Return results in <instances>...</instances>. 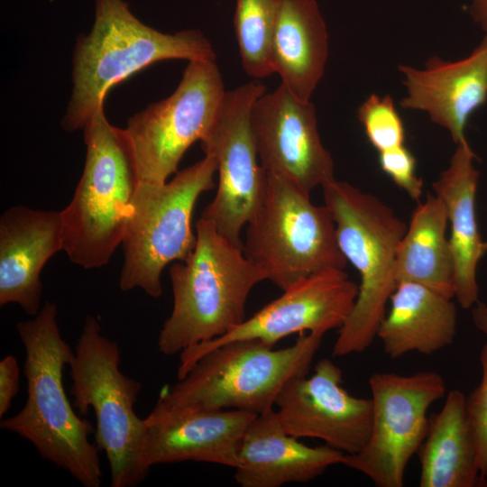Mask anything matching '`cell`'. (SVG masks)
Returning a JSON list of instances; mask_svg holds the SVG:
<instances>
[{
    "label": "cell",
    "mask_w": 487,
    "mask_h": 487,
    "mask_svg": "<svg viewBox=\"0 0 487 487\" xmlns=\"http://www.w3.org/2000/svg\"><path fill=\"white\" fill-rule=\"evenodd\" d=\"M24 348L27 399L1 428L31 442L39 455L69 473L84 487H99L98 447L91 443L92 425L80 418L63 386V370L74 352L58 325V308L47 301L32 319L16 324Z\"/></svg>",
    "instance_id": "cell-1"
},
{
    "label": "cell",
    "mask_w": 487,
    "mask_h": 487,
    "mask_svg": "<svg viewBox=\"0 0 487 487\" xmlns=\"http://www.w3.org/2000/svg\"><path fill=\"white\" fill-rule=\"evenodd\" d=\"M91 30L77 38L72 56V92L61 127L82 130L103 106L108 91L144 68L166 60H216L198 30L160 32L140 21L124 0H94Z\"/></svg>",
    "instance_id": "cell-2"
},
{
    "label": "cell",
    "mask_w": 487,
    "mask_h": 487,
    "mask_svg": "<svg viewBox=\"0 0 487 487\" xmlns=\"http://www.w3.org/2000/svg\"><path fill=\"white\" fill-rule=\"evenodd\" d=\"M197 241L184 261L170 267L173 308L158 336V349L174 355L225 335L245 319L253 288L266 280L236 246L200 217Z\"/></svg>",
    "instance_id": "cell-3"
},
{
    "label": "cell",
    "mask_w": 487,
    "mask_h": 487,
    "mask_svg": "<svg viewBox=\"0 0 487 487\" xmlns=\"http://www.w3.org/2000/svg\"><path fill=\"white\" fill-rule=\"evenodd\" d=\"M323 336L302 333L293 345L281 349L259 339L215 347L161 391L150 414L237 409L258 415L273 409L287 382L308 373Z\"/></svg>",
    "instance_id": "cell-4"
},
{
    "label": "cell",
    "mask_w": 487,
    "mask_h": 487,
    "mask_svg": "<svg viewBox=\"0 0 487 487\" xmlns=\"http://www.w3.org/2000/svg\"><path fill=\"white\" fill-rule=\"evenodd\" d=\"M104 106L82 129L84 170L70 203L60 211L63 251L84 269L107 264L122 244L141 182L130 136L108 122Z\"/></svg>",
    "instance_id": "cell-5"
},
{
    "label": "cell",
    "mask_w": 487,
    "mask_h": 487,
    "mask_svg": "<svg viewBox=\"0 0 487 487\" xmlns=\"http://www.w3.org/2000/svg\"><path fill=\"white\" fill-rule=\"evenodd\" d=\"M340 249L360 276L354 308L339 328L332 355L361 354L377 337L396 279V258L406 224L376 196L335 179L322 187Z\"/></svg>",
    "instance_id": "cell-6"
},
{
    "label": "cell",
    "mask_w": 487,
    "mask_h": 487,
    "mask_svg": "<svg viewBox=\"0 0 487 487\" xmlns=\"http://www.w3.org/2000/svg\"><path fill=\"white\" fill-rule=\"evenodd\" d=\"M244 255L281 290L315 272L345 270L347 260L330 209L288 177L266 172L261 202L247 223Z\"/></svg>",
    "instance_id": "cell-7"
},
{
    "label": "cell",
    "mask_w": 487,
    "mask_h": 487,
    "mask_svg": "<svg viewBox=\"0 0 487 487\" xmlns=\"http://www.w3.org/2000/svg\"><path fill=\"white\" fill-rule=\"evenodd\" d=\"M120 361L118 345L87 317L69 364L73 407L81 415L95 413V442L106 455L111 486L133 487L148 475L141 464L144 418L134 410L142 384L122 372Z\"/></svg>",
    "instance_id": "cell-8"
},
{
    "label": "cell",
    "mask_w": 487,
    "mask_h": 487,
    "mask_svg": "<svg viewBox=\"0 0 487 487\" xmlns=\"http://www.w3.org/2000/svg\"><path fill=\"white\" fill-rule=\"evenodd\" d=\"M216 172V160L206 152L169 182H140L122 242V290L138 288L152 298L161 295L165 267L184 261L196 245L191 227L194 207L203 192L214 188Z\"/></svg>",
    "instance_id": "cell-9"
},
{
    "label": "cell",
    "mask_w": 487,
    "mask_h": 487,
    "mask_svg": "<svg viewBox=\"0 0 487 487\" xmlns=\"http://www.w3.org/2000/svg\"><path fill=\"white\" fill-rule=\"evenodd\" d=\"M369 386L372 403L369 438L361 450L345 455L342 464L378 487H402L407 465L428 429L427 410L446 395V382L431 371L374 372Z\"/></svg>",
    "instance_id": "cell-10"
},
{
    "label": "cell",
    "mask_w": 487,
    "mask_h": 487,
    "mask_svg": "<svg viewBox=\"0 0 487 487\" xmlns=\"http://www.w3.org/2000/svg\"><path fill=\"white\" fill-rule=\"evenodd\" d=\"M225 92L216 60H191L170 96L128 119L141 181L164 183L177 172L187 150L211 129Z\"/></svg>",
    "instance_id": "cell-11"
},
{
    "label": "cell",
    "mask_w": 487,
    "mask_h": 487,
    "mask_svg": "<svg viewBox=\"0 0 487 487\" xmlns=\"http://www.w3.org/2000/svg\"><path fill=\"white\" fill-rule=\"evenodd\" d=\"M266 92L257 79L226 90L216 118L201 141L204 152L216 160L218 183L200 217L241 248V230L257 209L266 185L250 122L254 102Z\"/></svg>",
    "instance_id": "cell-12"
},
{
    "label": "cell",
    "mask_w": 487,
    "mask_h": 487,
    "mask_svg": "<svg viewBox=\"0 0 487 487\" xmlns=\"http://www.w3.org/2000/svg\"><path fill=\"white\" fill-rule=\"evenodd\" d=\"M357 295L358 285L341 269H326L302 278L225 335L181 352L178 378L184 377L201 355L229 342L259 339L274 346L295 333L324 335L339 329L350 316Z\"/></svg>",
    "instance_id": "cell-13"
},
{
    "label": "cell",
    "mask_w": 487,
    "mask_h": 487,
    "mask_svg": "<svg viewBox=\"0 0 487 487\" xmlns=\"http://www.w3.org/2000/svg\"><path fill=\"white\" fill-rule=\"evenodd\" d=\"M289 380L277 397L284 430L295 437H313L352 455L366 444L372 422V400L354 397L342 386L341 369L324 358L310 376Z\"/></svg>",
    "instance_id": "cell-14"
},
{
    "label": "cell",
    "mask_w": 487,
    "mask_h": 487,
    "mask_svg": "<svg viewBox=\"0 0 487 487\" xmlns=\"http://www.w3.org/2000/svg\"><path fill=\"white\" fill-rule=\"evenodd\" d=\"M251 127L260 164L310 194L335 179L334 161L323 145L311 101L296 97L280 84L253 104Z\"/></svg>",
    "instance_id": "cell-15"
},
{
    "label": "cell",
    "mask_w": 487,
    "mask_h": 487,
    "mask_svg": "<svg viewBox=\"0 0 487 487\" xmlns=\"http://www.w3.org/2000/svg\"><path fill=\"white\" fill-rule=\"evenodd\" d=\"M256 414L237 409L184 410L144 418L141 464L152 466L184 461L235 469L243 436Z\"/></svg>",
    "instance_id": "cell-16"
},
{
    "label": "cell",
    "mask_w": 487,
    "mask_h": 487,
    "mask_svg": "<svg viewBox=\"0 0 487 487\" xmlns=\"http://www.w3.org/2000/svg\"><path fill=\"white\" fill-rule=\"evenodd\" d=\"M399 70L407 89L401 107L427 113L456 144L465 141L468 119L487 99V35L464 59L449 61L434 56L423 69L400 65Z\"/></svg>",
    "instance_id": "cell-17"
},
{
    "label": "cell",
    "mask_w": 487,
    "mask_h": 487,
    "mask_svg": "<svg viewBox=\"0 0 487 487\" xmlns=\"http://www.w3.org/2000/svg\"><path fill=\"white\" fill-rule=\"evenodd\" d=\"M59 251H63L60 211L6 209L0 217V305L14 303L36 316L41 308V270Z\"/></svg>",
    "instance_id": "cell-18"
},
{
    "label": "cell",
    "mask_w": 487,
    "mask_h": 487,
    "mask_svg": "<svg viewBox=\"0 0 487 487\" xmlns=\"http://www.w3.org/2000/svg\"><path fill=\"white\" fill-rule=\"evenodd\" d=\"M234 479L242 487H280L308 482L327 468L342 464L345 454L327 445L309 446L283 428L277 411L256 415L238 452Z\"/></svg>",
    "instance_id": "cell-19"
},
{
    "label": "cell",
    "mask_w": 487,
    "mask_h": 487,
    "mask_svg": "<svg viewBox=\"0 0 487 487\" xmlns=\"http://www.w3.org/2000/svg\"><path fill=\"white\" fill-rule=\"evenodd\" d=\"M474 157L467 140L458 143L448 167L433 183L435 194L446 208L455 261V298L464 309L479 301L476 270L486 251L476 219L479 172L473 166Z\"/></svg>",
    "instance_id": "cell-20"
},
{
    "label": "cell",
    "mask_w": 487,
    "mask_h": 487,
    "mask_svg": "<svg viewBox=\"0 0 487 487\" xmlns=\"http://www.w3.org/2000/svg\"><path fill=\"white\" fill-rule=\"evenodd\" d=\"M452 299L416 282H399L377 332L385 354L391 359L411 352L429 355L449 346L457 326Z\"/></svg>",
    "instance_id": "cell-21"
},
{
    "label": "cell",
    "mask_w": 487,
    "mask_h": 487,
    "mask_svg": "<svg viewBox=\"0 0 487 487\" xmlns=\"http://www.w3.org/2000/svg\"><path fill=\"white\" fill-rule=\"evenodd\" d=\"M328 57V34L316 0H280L271 60L281 84L309 101Z\"/></svg>",
    "instance_id": "cell-22"
},
{
    "label": "cell",
    "mask_w": 487,
    "mask_h": 487,
    "mask_svg": "<svg viewBox=\"0 0 487 487\" xmlns=\"http://www.w3.org/2000/svg\"><path fill=\"white\" fill-rule=\"evenodd\" d=\"M465 399L461 391L451 390L440 411L429 419L417 453L420 487H473L481 483Z\"/></svg>",
    "instance_id": "cell-23"
},
{
    "label": "cell",
    "mask_w": 487,
    "mask_h": 487,
    "mask_svg": "<svg viewBox=\"0 0 487 487\" xmlns=\"http://www.w3.org/2000/svg\"><path fill=\"white\" fill-rule=\"evenodd\" d=\"M448 216L443 200L427 194L412 213L396 258V279L426 286L455 298V261L446 235Z\"/></svg>",
    "instance_id": "cell-24"
},
{
    "label": "cell",
    "mask_w": 487,
    "mask_h": 487,
    "mask_svg": "<svg viewBox=\"0 0 487 487\" xmlns=\"http://www.w3.org/2000/svg\"><path fill=\"white\" fill-rule=\"evenodd\" d=\"M280 0H236L234 27L243 69L255 79L274 73L271 46Z\"/></svg>",
    "instance_id": "cell-25"
},
{
    "label": "cell",
    "mask_w": 487,
    "mask_h": 487,
    "mask_svg": "<svg viewBox=\"0 0 487 487\" xmlns=\"http://www.w3.org/2000/svg\"><path fill=\"white\" fill-rule=\"evenodd\" d=\"M357 116L378 152L405 145V125L390 95L372 94L359 106Z\"/></svg>",
    "instance_id": "cell-26"
},
{
    "label": "cell",
    "mask_w": 487,
    "mask_h": 487,
    "mask_svg": "<svg viewBox=\"0 0 487 487\" xmlns=\"http://www.w3.org/2000/svg\"><path fill=\"white\" fill-rule=\"evenodd\" d=\"M480 363L481 381L466 397L465 409L481 483H487V341L481 348Z\"/></svg>",
    "instance_id": "cell-27"
},
{
    "label": "cell",
    "mask_w": 487,
    "mask_h": 487,
    "mask_svg": "<svg viewBox=\"0 0 487 487\" xmlns=\"http://www.w3.org/2000/svg\"><path fill=\"white\" fill-rule=\"evenodd\" d=\"M381 170L413 200L419 202L423 180L416 174V159L405 146L379 152Z\"/></svg>",
    "instance_id": "cell-28"
},
{
    "label": "cell",
    "mask_w": 487,
    "mask_h": 487,
    "mask_svg": "<svg viewBox=\"0 0 487 487\" xmlns=\"http://www.w3.org/2000/svg\"><path fill=\"white\" fill-rule=\"evenodd\" d=\"M20 368L16 358L8 354L0 361V417L7 412L19 391Z\"/></svg>",
    "instance_id": "cell-29"
},
{
    "label": "cell",
    "mask_w": 487,
    "mask_h": 487,
    "mask_svg": "<svg viewBox=\"0 0 487 487\" xmlns=\"http://www.w3.org/2000/svg\"><path fill=\"white\" fill-rule=\"evenodd\" d=\"M471 14L473 20L486 32L487 35V0H473Z\"/></svg>",
    "instance_id": "cell-30"
},
{
    "label": "cell",
    "mask_w": 487,
    "mask_h": 487,
    "mask_svg": "<svg viewBox=\"0 0 487 487\" xmlns=\"http://www.w3.org/2000/svg\"><path fill=\"white\" fill-rule=\"evenodd\" d=\"M472 318L474 326L487 335V305L478 301L472 309Z\"/></svg>",
    "instance_id": "cell-31"
},
{
    "label": "cell",
    "mask_w": 487,
    "mask_h": 487,
    "mask_svg": "<svg viewBox=\"0 0 487 487\" xmlns=\"http://www.w3.org/2000/svg\"><path fill=\"white\" fill-rule=\"evenodd\" d=\"M485 250L487 251V242L485 243Z\"/></svg>",
    "instance_id": "cell-32"
}]
</instances>
